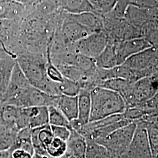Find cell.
I'll return each instance as SVG.
<instances>
[{"instance_id": "cell-13", "label": "cell", "mask_w": 158, "mask_h": 158, "mask_svg": "<svg viewBox=\"0 0 158 158\" xmlns=\"http://www.w3.org/2000/svg\"><path fill=\"white\" fill-rule=\"evenodd\" d=\"M78 117L70 121L71 128L79 132L81 127L90 122L91 114L90 91L81 89L77 96Z\"/></svg>"}, {"instance_id": "cell-46", "label": "cell", "mask_w": 158, "mask_h": 158, "mask_svg": "<svg viewBox=\"0 0 158 158\" xmlns=\"http://www.w3.org/2000/svg\"><path fill=\"white\" fill-rule=\"evenodd\" d=\"M155 72H157V73H158V67L156 69V70H155Z\"/></svg>"}, {"instance_id": "cell-24", "label": "cell", "mask_w": 158, "mask_h": 158, "mask_svg": "<svg viewBox=\"0 0 158 158\" xmlns=\"http://www.w3.org/2000/svg\"><path fill=\"white\" fill-rule=\"evenodd\" d=\"M31 130L29 128H23L19 130L11 148L12 149H21L28 152L34 153V148L31 140Z\"/></svg>"}, {"instance_id": "cell-43", "label": "cell", "mask_w": 158, "mask_h": 158, "mask_svg": "<svg viewBox=\"0 0 158 158\" xmlns=\"http://www.w3.org/2000/svg\"><path fill=\"white\" fill-rule=\"evenodd\" d=\"M79 158L78 157H77V156H74L73 155H72V154H71V153H70L68 152H66V153L64 155H63L62 156H61V157H60V158Z\"/></svg>"}, {"instance_id": "cell-40", "label": "cell", "mask_w": 158, "mask_h": 158, "mask_svg": "<svg viewBox=\"0 0 158 158\" xmlns=\"http://www.w3.org/2000/svg\"><path fill=\"white\" fill-rule=\"evenodd\" d=\"M151 79L152 80L153 84L156 86V87L157 88L158 90V73L155 72L152 74H151V76H149Z\"/></svg>"}, {"instance_id": "cell-11", "label": "cell", "mask_w": 158, "mask_h": 158, "mask_svg": "<svg viewBox=\"0 0 158 158\" xmlns=\"http://www.w3.org/2000/svg\"><path fill=\"white\" fill-rule=\"evenodd\" d=\"M151 47L144 38H135L116 43V52L118 65L130 57Z\"/></svg>"}, {"instance_id": "cell-20", "label": "cell", "mask_w": 158, "mask_h": 158, "mask_svg": "<svg viewBox=\"0 0 158 158\" xmlns=\"http://www.w3.org/2000/svg\"><path fill=\"white\" fill-rule=\"evenodd\" d=\"M67 152L79 158H85L87 142L83 136L71 128L70 135L67 141Z\"/></svg>"}, {"instance_id": "cell-36", "label": "cell", "mask_w": 158, "mask_h": 158, "mask_svg": "<svg viewBox=\"0 0 158 158\" xmlns=\"http://www.w3.org/2000/svg\"><path fill=\"white\" fill-rule=\"evenodd\" d=\"M138 107L143 108L149 111L158 113V91L148 101Z\"/></svg>"}, {"instance_id": "cell-22", "label": "cell", "mask_w": 158, "mask_h": 158, "mask_svg": "<svg viewBox=\"0 0 158 158\" xmlns=\"http://www.w3.org/2000/svg\"><path fill=\"white\" fill-rule=\"evenodd\" d=\"M134 82L121 78H113L102 81L98 86L103 87L119 93L124 100L128 96Z\"/></svg>"}, {"instance_id": "cell-42", "label": "cell", "mask_w": 158, "mask_h": 158, "mask_svg": "<svg viewBox=\"0 0 158 158\" xmlns=\"http://www.w3.org/2000/svg\"><path fill=\"white\" fill-rule=\"evenodd\" d=\"M10 152L8 151L0 152V158H9Z\"/></svg>"}, {"instance_id": "cell-47", "label": "cell", "mask_w": 158, "mask_h": 158, "mask_svg": "<svg viewBox=\"0 0 158 158\" xmlns=\"http://www.w3.org/2000/svg\"><path fill=\"white\" fill-rule=\"evenodd\" d=\"M9 158H12L11 156H10H10H9Z\"/></svg>"}, {"instance_id": "cell-25", "label": "cell", "mask_w": 158, "mask_h": 158, "mask_svg": "<svg viewBox=\"0 0 158 158\" xmlns=\"http://www.w3.org/2000/svg\"><path fill=\"white\" fill-rule=\"evenodd\" d=\"M85 158H115L102 145L92 141H87Z\"/></svg>"}, {"instance_id": "cell-9", "label": "cell", "mask_w": 158, "mask_h": 158, "mask_svg": "<svg viewBox=\"0 0 158 158\" xmlns=\"http://www.w3.org/2000/svg\"><path fill=\"white\" fill-rule=\"evenodd\" d=\"M57 28L66 42L71 45L92 34L90 30L76 21L70 14L67 12L60 18Z\"/></svg>"}, {"instance_id": "cell-7", "label": "cell", "mask_w": 158, "mask_h": 158, "mask_svg": "<svg viewBox=\"0 0 158 158\" xmlns=\"http://www.w3.org/2000/svg\"><path fill=\"white\" fill-rule=\"evenodd\" d=\"M158 91L150 76L136 81L132 86L129 95L124 99L127 108L141 106Z\"/></svg>"}, {"instance_id": "cell-31", "label": "cell", "mask_w": 158, "mask_h": 158, "mask_svg": "<svg viewBox=\"0 0 158 158\" xmlns=\"http://www.w3.org/2000/svg\"><path fill=\"white\" fill-rule=\"evenodd\" d=\"M47 63H46V74L48 78L54 83H61L64 80L65 77L63 76L62 73L60 70L55 66L52 62L49 55V53L47 51Z\"/></svg>"}, {"instance_id": "cell-15", "label": "cell", "mask_w": 158, "mask_h": 158, "mask_svg": "<svg viewBox=\"0 0 158 158\" xmlns=\"http://www.w3.org/2000/svg\"><path fill=\"white\" fill-rule=\"evenodd\" d=\"M16 62V59L8 55L0 59V105L4 102Z\"/></svg>"}, {"instance_id": "cell-5", "label": "cell", "mask_w": 158, "mask_h": 158, "mask_svg": "<svg viewBox=\"0 0 158 158\" xmlns=\"http://www.w3.org/2000/svg\"><path fill=\"white\" fill-rule=\"evenodd\" d=\"M136 124L132 122L113 131L96 142L105 147L114 157H119L124 153L132 141Z\"/></svg>"}, {"instance_id": "cell-6", "label": "cell", "mask_w": 158, "mask_h": 158, "mask_svg": "<svg viewBox=\"0 0 158 158\" xmlns=\"http://www.w3.org/2000/svg\"><path fill=\"white\" fill-rule=\"evenodd\" d=\"M108 43L106 33L102 30L90 34L73 44L74 51L80 55L96 59Z\"/></svg>"}, {"instance_id": "cell-26", "label": "cell", "mask_w": 158, "mask_h": 158, "mask_svg": "<svg viewBox=\"0 0 158 158\" xmlns=\"http://www.w3.org/2000/svg\"><path fill=\"white\" fill-rule=\"evenodd\" d=\"M56 86L59 95L77 96L81 90V85L79 82L66 77L62 82L56 83Z\"/></svg>"}, {"instance_id": "cell-37", "label": "cell", "mask_w": 158, "mask_h": 158, "mask_svg": "<svg viewBox=\"0 0 158 158\" xmlns=\"http://www.w3.org/2000/svg\"><path fill=\"white\" fill-rule=\"evenodd\" d=\"M8 151L12 158H32L34 155L31 153L19 148L10 149Z\"/></svg>"}, {"instance_id": "cell-49", "label": "cell", "mask_w": 158, "mask_h": 158, "mask_svg": "<svg viewBox=\"0 0 158 158\" xmlns=\"http://www.w3.org/2000/svg\"><path fill=\"white\" fill-rule=\"evenodd\" d=\"M1 105H0V107H1Z\"/></svg>"}, {"instance_id": "cell-29", "label": "cell", "mask_w": 158, "mask_h": 158, "mask_svg": "<svg viewBox=\"0 0 158 158\" xmlns=\"http://www.w3.org/2000/svg\"><path fill=\"white\" fill-rule=\"evenodd\" d=\"M93 11L104 15L112 11L118 0H89Z\"/></svg>"}, {"instance_id": "cell-23", "label": "cell", "mask_w": 158, "mask_h": 158, "mask_svg": "<svg viewBox=\"0 0 158 158\" xmlns=\"http://www.w3.org/2000/svg\"><path fill=\"white\" fill-rule=\"evenodd\" d=\"M59 4L63 10L69 14H77L93 11L89 0H59Z\"/></svg>"}, {"instance_id": "cell-3", "label": "cell", "mask_w": 158, "mask_h": 158, "mask_svg": "<svg viewBox=\"0 0 158 158\" xmlns=\"http://www.w3.org/2000/svg\"><path fill=\"white\" fill-rule=\"evenodd\" d=\"M131 123L132 122L125 118L123 114H117L89 122L83 125L79 132L87 141L96 142Z\"/></svg>"}, {"instance_id": "cell-28", "label": "cell", "mask_w": 158, "mask_h": 158, "mask_svg": "<svg viewBox=\"0 0 158 158\" xmlns=\"http://www.w3.org/2000/svg\"><path fill=\"white\" fill-rule=\"evenodd\" d=\"M48 108L49 124L52 126H64L71 129L70 121L56 107L52 106Z\"/></svg>"}, {"instance_id": "cell-27", "label": "cell", "mask_w": 158, "mask_h": 158, "mask_svg": "<svg viewBox=\"0 0 158 158\" xmlns=\"http://www.w3.org/2000/svg\"><path fill=\"white\" fill-rule=\"evenodd\" d=\"M67 142L53 137L46 148V151L51 158H58L64 155L67 152Z\"/></svg>"}, {"instance_id": "cell-17", "label": "cell", "mask_w": 158, "mask_h": 158, "mask_svg": "<svg viewBox=\"0 0 158 158\" xmlns=\"http://www.w3.org/2000/svg\"><path fill=\"white\" fill-rule=\"evenodd\" d=\"M70 122L78 117L77 96L59 95L57 96L55 106Z\"/></svg>"}, {"instance_id": "cell-4", "label": "cell", "mask_w": 158, "mask_h": 158, "mask_svg": "<svg viewBox=\"0 0 158 158\" xmlns=\"http://www.w3.org/2000/svg\"><path fill=\"white\" fill-rule=\"evenodd\" d=\"M102 17L104 24L103 31L107 35L108 42L119 43L141 37L138 31L125 17H117L111 12Z\"/></svg>"}, {"instance_id": "cell-48", "label": "cell", "mask_w": 158, "mask_h": 158, "mask_svg": "<svg viewBox=\"0 0 158 158\" xmlns=\"http://www.w3.org/2000/svg\"><path fill=\"white\" fill-rule=\"evenodd\" d=\"M0 47H1V48H2V46H1V44H0Z\"/></svg>"}, {"instance_id": "cell-39", "label": "cell", "mask_w": 158, "mask_h": 158, "mask_svg": "<svg viewBox=\"0 0 158 158\" xmlns=\"http://www.w3.org/2000/svg\"><path fill=\"white\" fill-rule=\"evenodd\" d=\"M12 131H16L18 132L17 131L15 130H11L2 121V119L0 118V135H4L6 133L12 132Z\"/></svg>"}, {"instance_id": "cell-16", "label": "cell", "mask_w": 158, "mask_h": 158, "mask_svg": "<svg viewBox=\"0 0 158 158\" xmlns=\"http://www.w3.org/2000/svg\"><path fill=\"white\" fill-rule=\"evenodd\" d=\"M0 118L11 130L23 129L21 108L3 104L0 107Z\"/></svg>"}, {"instance_id": "cell-34", "label": "cell", "mask_w": 158, "mask_h": 158, "mask_svg": "<svg viewBox=\"0 0 158 158\" xmlns=\"http://www.w3.org/2000/svg\"><path fill=\"white\" fill-rule=\"evenodd\" d=\"M130 4L143 9L158 8V1L156 0H130Z\"/></svg>"}, {"instance_id": "cell-50", "label": "cell", "mask_w": 158, "mask_h": 158, "mask_svg": "<svg viewBox=\"0 0 158 158\" xmlns=\"http://www.w3.org/2000/svg\"><path fill=\"white\" fill-rule=\"evenodd\" d=\"M156 1H158V0H156Z\"/></svg>"}, {"instance_id": "cell-33", "label": "cell", "mask_w": 158, "mask_h": 158, "mask_svg": "<svg viewBox=\"0 0 158 158\" xmlns=\"http://www.w3.org/2000/svg\"><path fill=\"white\" fill-rule=\"evenodd\" d=\"M51 130L54 137L67 142L70 135L71 129L64 126H52Z\"/></svg>"}, {"instance_id": "cell-30", "label": "cell", "mask_w": 158, "mask_h": 158, "mask_svg": "<svg viewBox=\"0 0 158 158\" xmlns=\"http://www.w3.org/2000/svg\"><path fill=\"white\" fill-rule=\"evenodd\" d=\"M152 158H158V129L154 124H145Z\"/></svg>"}, {"instance_id": "cell-32", "label": "cell", "mask_w": 158, "mask_h": 158, "mask_svg": "<svg viewBox=\"0 0 158 158\" xmlns=\"http://www.w3.org/2000/svg\"><path fill=\"white\" fill-rule=\"evenodd\" d=\"M17 132L12 131L0 135V152L10 150L14 142Z\"/></svg>"}, {"instance_id": "cell-41", "label": "cell", "mask_w": 158, "mask_h": 158, "mask_svg": "<svg viewBox=\"0 0 158 158\" xmlns=\"http://www.w3.org/2000/svg\"><path fill=\"white\" fill-rule=\"evenodd\" d=\"M13 1L26 6V4H29L32 3L34 0H13Z\"/></svg>"}, {"instance_id": "cell-1", "label": "cell", "mask_w": 158, "mask_h": 158, "mask_svg": "<svg viewBox=\"0 0 158 158\" xmlns=\"http://www.w3.org/2000/svg\"><path fill=\"white\" fill-rule=\"evenodd\" d=\"M47 55L23 52L17 56L16 61L28 79L35 87L52 96H59L56 83L48 78L46 74Z\"/></svg>"}, {"instance_id": "cell-8", "label": "cell", "mask_w": 158, "mask_h": 158, "mask_svg": "<svg viewBox=\"0 0 158 158\" xmlns=\"http://www.w3.org/2000/svg\"><path fill=\"white\" fill-rule=\"evenodd\" d=\"M135 123L136 128L133 138L123 156L126 158H152L146 127L141 122Z\"/></svg>"}, {"instance_id": "cell-35", "label": "cell", "mask_w": 158, "mask_h": 158, "mask_svg": "<svg viewBox=\"0 0 158 158\" xmlns=\"http://www.w3.org/2000/svg\"><path fill=\"white\" fill-rule=\"evenodd\" d=\"M143 38L147 40L151 47L158 48V28L148 31Z\"/></svg>"}, {"instance_id": "cell-19", "label": "cell", "mask_w": 158, "mask_h": 158, "mask_svg": "<svg viewBox=\"0 0 158 158\" xmlns=\"http://www.w3.org/2000/svg\"><path fill=\"white\" fill-rule=\"evenodd\" d=\"M51 125H46L31 130V140L34 150H45L53 138Z\"/></svg>"}, {"instance_id": "cell-10", "label": "cell", "mask_w": 158, "mask_h": 158, "mask_svg": "<svg viewBox=\"0 0 158 158\" xmlns=\"http://www.w3.org/2000/svg\"><path fill=\"white\" fill-rule=\"evenodd\" d=\"M124 64L134 70L147 72L151 76L158 67V48L150 47L130 57Z\"/></svg>"}, {"instance_id": "cell-12", "label": "cell", "mask_w": 158, "mask_h": 158, "mask_svg": "<svg viewBox=\"0 0 158 158\" xmlns=\"http://www.w3.org/2000/svg\"><path fill=\"white\" fill-rule=\"evenodd\" d=\"M21 111L23 128L34 129L49 124L48 107L21 108Z\"/></svg>"}, {"instance_id": "cell-21", "label": "cell", "mask_w": 158, "mask_h": 158, "mask_svg": "<svg viewBox=\"0 0 158 158\" xmlns=\"http://www.w3.org/2000/svg\"><path fill=\"white\" fill-rule=\"evenodd\" d=\"M95 61L97 66L103 69H110L118 66L116 43L108 42L105 49L95 59Z\"/></svg>"}, {"instance_id": "cell-14", "label": "cell", "mask_w": 158, "mask_h": 158, "mask_svg": "<svg viewBox=\"0 0 158 158\" xmlns=\"http://www.w3.org/2000/svg\"><path fill=\"white\" fill-rule=\"evenodd\" d=\"M26 6L13 0H0V20L21 21L26 17Z\"/></svg>"}, {"instance_id": "cell-2", "label": "cell", "mask_w": 158, "mask_h": 158, "mask_svg": "<svg viewBox=\"0 0 158 158\" xmlns=\"http://www.w3.org/2000/svg\"><path fill=\"white\" fill-rule=\"evenodd\" d=\"M90 122L123 114L127 109L124 98L119 93L107 88L96 86L90 91Z\"/></svg>"}, {"instance_id": "cell-45", "label": "cell", "mask_w": 158, "mask_h": 158, "mask_svg": "<svg viewBox=\"0 0 158 158\" xmlns=\"http://www.w3.org/2000/svg\"><path fill=\"white\" fill-rule=\"evenodd\" d=\"M155 126L158 128V117H157V118L156 119V121H155Z\"/></svg>"}, {"instance_id": "cell-44", "label": "cell", "mask_w": 158, "mask_h": 158, "mask_svg": "<svg viewBox=\"0 0 158 158\" xmlns=\"http://www.w3.org/2000/svg\"><path fill=\"white\" fill-rule=\"evenodd\" d=\"M6 55H8V54L6 53V52L3 49V48L0 47V59L1 58H2L3 57L5 56Z\"/></svg>"}, {"instance_id": "cell-18", "label": "cell", "mask_w": 158, "mask_h": 158, "mask_svg": "<svg viewBox=\"0 0 158 158\" xmlns=\"http://www.w3.org/2000/svg\"><path fill=\"white\" fill-rule=\"evenodd\" d=\"M70 14L76 21L90 30L92 33L103 30L102 17L94 12H85L77 14Z\"/></svg>"}, {"instance_id": "cell-38", "label": "cell", "mask_w": 158, "mask_h": 158, "mask_svg": "<svg viewBox=\"0 0 158 158\" xmlns=\"http://www.w3.org/2000/svg\"><path fill=\"white\" fill-rule=\"evenodd\" d=\"M32 158H51L46 152L45 150L35 149L34 150V155Z\"/></svg>"}]
</instances>
